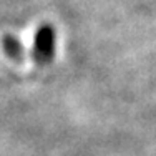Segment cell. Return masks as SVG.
<instances>
[{
  "instance_id": "6da1fadb",
  "label": "cell",
  "mask_w": 156,
  "mask_h": 156,
  "mask_svg": "<svg viewBox=\"0 0 156 156\" xmlns=\"http://www.w3.org/2000/svg\"><path fill=\"white\" fill-rule=\"evenodd\" d=\"M55 50V37L50 28H43L37 35V43H35V58L38 63H47L51 60Z\"/></svg>"
},
{
  "instance_id": "7a4b0ae2",
  "label": "cell",
  "mask_w": 156,
  "mask_h": 156,
  "mask_svg": "<svg viewBox=\"0 0 156 156\" xmlns=\"http://www.w3.org/2000/svg\"><path fill=\"white\" fill-rule=\"evenodd\" d=\"M5 51L12 58H20V45L13 40H7L5 42Z\"/></svg>"
}]
</instances>
